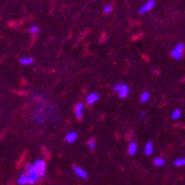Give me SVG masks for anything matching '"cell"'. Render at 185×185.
I'll list each match as a JSON object with an SVG mask.
<instances>
[{
  "label": "cell",
  "instance_id": "1",
  "mask_svg": "<svg viewBox=\"0 0 185 185\" xmlns=\"http://www.w3.org/2000/svg\"><path fill=\"white\" fill-rule=\"evenodd\" d=\"M26 174H27V176H28V178H30V185H33V184H35V183H37L40 177H41L40 176V174L35 170L33 164L26 165Z\"/></svg>",
  "mask_w": 185,
  "mask_h": 185
},
{
  "label": "cell",
  "instance_id": "2",
  "mask_svg": "<svg viewBox=\"0 0 185 185\" xmlns=\"http://www.w3.org/2000/svg\"><path fill=\"white\" fill-rule=\"evenodd\" d=\"M114 91H116L120 98H125L130 93V87L126 84H122V82H116L113 86Z\"/></svg>",
  "mask_w": 185,
  "mask_h": 185
},
{
  "label": "cell",
  "instance_id": "3",
  "mask_svg": "<svg viewBox=\"0 0 185 185\" xmlns=\"http://www.w3.org/2000/svg\"><path fill=\"white\" fill-rule=\"evenodd\" d=\"M33 166H34L36 172L40 174V176L41 177L45 176V173H46V164H45L44 160L37 159V160H35V162L33 163Z\"/></svg>",
  "mask_w": 185,
  "mask_h": 185
},
{
  "label": "cell",
  "instance_id": "4",
  "mask_svg": "<svg viewBox=\"0 0 185 185\" xmlns=\"http://www.w3.org/2000/svg\"><path fill=\"white\" fill-rule=\"evenodd\" d=\"M184 50H185V45L183 44V43H178V44L172 50V56H173L175 60H179L183 56Z\"/></svg>",
  "mask_w": 185,
  "mask_h": 185
},
{
  "label": "cell",
  "instance_id": "5",
  "mask_svg": "<svg viewBox=\"0 0 185 185\" xmlns=\"http://www.w3.org/2000/svg\"><path fill=\"white\" fill-rule=\"evenodd\" d=\"M155 7V0H148L147 2L144 3V6L141 7L140 10H139V14H144V12H148L149 10Z\"/></svg>",
  "mask_w": 185,
  "mask_h": 185
},
{
  "label": "cell",
  "instance_id": "6",
  "mask_svg": "<svg viewBox=\"0 0 185 185\" xmlns=\"http://www.w3.org/2000/svg\"><path fill=\"white\" fill-rule=\"evenodd\" d=\"M98 100H100V95L93 91V93L87 95V97H86V103L88 104V105H93V104L96 103Z\"/></svg>",
  "mask_w": 185,
  "mask_h": 185
},
{
  "label": "cell",
  "instance_id": "7",
  "mask_svg": "<svg viewBox=\"0 0 185 185\" xmlns=\"http://www.w3.org/2000/svg\"><path fill=\"white\" fill-rule=\"evenodd\" d=\"M138 151V144L135 141H130V144H128V153L130 156H134Z\"/></svg>",
  "mask_w": 185,
  "mask_h": 185
},
{
  "label": "cell",
  "instance_id": "8",
  "mask_svg": "<svg viewBox=\"0 0 185 185\" xmlns=\"http://www.w3.org/2000/svg\"><path fill=\"white\" fill-rule=\"evenodd\" d=\"M74 172L75 174H76L77 176L81 177V178H87L88 177V174H87V172H86L84 168L79 167V166H74Z\"/></svg>",
  "mask_w": 185,
  "mask_h": 185
},
{
  "label": "cell",
  "instance_id": "9",
  "mask_svg": "<svg viewBox=\"0 0 185 185\" xmlns=\"http://www.w3.org/2000/svg\"><path fill=\"white\" fill-rule=\"evenodd\" d=\"M78 138V133L75 132V131H70V132H68L65 137V140L67 141L68 144H74L75 141L77 140Z\"/></svg>",
  "mask_w": 185,
  "mask_h": 185
},
{
  "label": "cell",
  "instance_id": "10",
  "mask_svg": "<svg viewBox=\"0 0 185 185\" xmlns=\"http://www.w3.org/2000/svg\"><path fill=\"white\" fill-rule=\"evenodd\" d=\"M18 185H30V178L27 176L26 173H22L17 179Z\"/></svg>",
  "mask_w": 185,
  "mask_h": 185
},
{
  "label": "cell",
  "instance_id": "11",
  "mask_svg": "<svg viewBox=\"0 0 185 185\" xmlns=\"http://www.w3.org/2000/svg\"><path fill=\"white\" fill-rule=\"evenodd\" d=\"M153 153V144L151 141H148L147 144H144V155L149 157Z\"/></svg>",
  "mask_w": 185,
  "mask_h": 185
},
{
  "label": "cell",
  "instance_id": "12",
  "mask_svg": "<svg viewBox=\"0 0 185 185\" xmlns=\"http://www.w3.org/2000/svg\"><path fill=\"white\" fill-rule=\"evenodd\" d=\"M82 112H84V104L78 103L75 107V115H76L77 119L82 118Z\"/></svg>",
  "mask_w": 185,
  "mask_h": 185
},
{
  "label": "cell",
  "instance_id": "13",
  "mask_svg": "<svg viewBox=\"0 0 185 185\" xmlns=\"http://www.w3.org/2000/svg\"><path fill=\"white\" fill-rule=\"evenodd\" d=\"M33 61H34V60H33V58H30V56H24V58H22V59L19 60L21 65H24V66L32 65Z\"/></svg>",
  "mask_w": 185,
  "mask_h": 185
},
{
  "label": "cell",
  "instance_id": "14",
  "mask_svg": "<svg viewBox=\"0 0 185 185\" xmlns=\"http://www.w3.org/2000/svg\"><path fill=\"white\" fill-rule=\"evenodd\" d=\"M182 116V111L179 109H175L172 113V120H178Z\"/></svg>",
  "mask_w": 185,
  "mask_h": 185
},
{
  "label": "cell",
  "instance_id": "15",
  "mask_svg": "<svg viewBox=\"0 0 185 185\" xmlns=\"http://www.w3.org/2000/svg\"><path fill=\"white\" fill-rule=\"evenodd\" d=\"M153 165L156 167H163L165 165V159L160 158V157H157V158L153 159Z\"/></svg>",
  "mask_w": 185,
  "mask_h": 185
},
{
  "label": "cell",
  "instance_id": "16",
  "mask_svg": "<svg viewBox=\"0 0 185 185\" xmlns=\"http://www.w3.org/2000/svg\"><path fill=\"white\" fill-rule=\"evenodd\" d=\"M150 98V94L148 93V91H144L142 94L140 95V103H146V102H148Z\"/></svg>",
  "mask_w": 185,
  "mask_h": 185
},
{
  "label": "cell",
  "instance_id": "17",
  "mask_svg": "<svg viewBox=\"0 0 185 185\" xmlns=\"http://www.w3.org/2000/svg\"><path fill=\"white\" fill-rule=\"evenodd\" d=\"M174 165L176 166V167H182V166H184L185 165V158L184 157H179V158H177L175 162H174Z\"/></svg>",
  "mask_w": 185,
  "mask_h": 185
},
{
  "label": "cell",
  "instance_id": "18",
  "mask_svg": "<svg viewBox=\"0 0 185 185\" xmlns=\"http://www.w3.org/2000/svg\"><path fill=\"white\" fill-rule=\"evenodd\" d=\"M88 147H89V149L93 150V151L95 150V148H96V142H95L94 139H90V140L88 141Z\"/></svg>",
  "mask_w": 185,
  "mask_h": 185
},
{
  "label": "cell",
  "instance_id": "19",
  "mask_svg": "<svg viewBox=\"0 0 185 185\" xmlns=\"http://www.w3.org/2000/svg\"><path fill=\"white\" fill-rule=\"evenodd\" d=\"M103 10L105 14H110V12L113 10V5H106V6L103 8Z\"/></svg>",
  "mask_w": 185,
  "mask_h": 185
},
{
  "label": "cell",
  "instance_id": "20",
  "mask_svg": "<svg viewBox=\"0 0 185 185\" xmlns=\"http://www.w3.org/2000/svg\"><path fill=\"white\" fill-rule=\"evenodd\" d=\"M28 31H30L31 34H36V33L40 31V27H38V26H31Z\"/></svg>",
  "mask_w": 185,
  "mask_h": 185
},
{
  "label": "cell",
  "instance_id": "21",
  "mask_svg": "<svg viewBox=\"0 0 185 185\" xmlns=\"http://www.w3.org/2000/svg\"><path fill=\"white\" fill-rule=\"evenodd\" d=\"M146 118V113H141V120H144Z\"/></svg>",
  "mask_w": 185,
  "mask_h": 185
}]
</instances>
